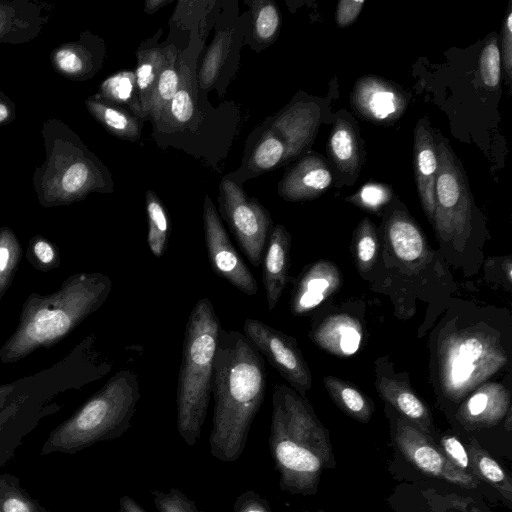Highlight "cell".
Instances as JSON below:
<instances>
[{
  "mask_svg": "<svg viewBox=\"0 0 512 512\" xmlns=\"http://www.w3.org/2000/svg\"><path fill=\"white\" fill-rule=\"evenodd\" d=\"M479 71L483 84L488 88H497L501 78V54L497 37L486 41L479 58Z\"/></svg>",
  "mask_w": 512,
  "mask_h": 512,
  "instance_id": "cell-36",
  "label": "cell"
},
{
  "mask_svg": "<svg viewBox=\"0 0 512 512\" xmlns=\"http://www.w3.org/2000/svg\"><path fill=\"white\" fill-rule=\"evenodd\" d=\"M0 512H52L47 510L28 492L20 486V480L15 477L6 487L0 498Z\"/></svg>",
  "mask_w": 512,
  "mask_h": 512,
  "instance_id": "cell-34",
  "label": "cell"
},
{
  "mask_svg": "<svg viewBox=\"0 0 512 512\" xmlns=\"http://www.w3.org/2000/svg\"><path fill=\"white\" fill-rule=\"evenodd\" d=\"M112 291L99 272L70 275L51 294L33 292L23 303L18 326L0 348V363L11 364L39 348H50L97 311Z\"/></svg>",
  "mask_w": 512,
  "mask_h": 512,
  "instance_id": "cell-2",
  "label": "cell"
},
{
  "mask_svg": "<svg viewBox=\"0 0 512 512\" xmlns=\"http://www.w3.org/2000/svg\"><path fill=\"white\" fill-rule=\"evenodd\" d=\"M311 337L321 349L338 357H347L359 349L362 328L354 317L337 314L324 319Z\"/></svg>",
  "mask_w": 512,
  "mask_h": 512,
  "instance_id": "cell-21",
  "label": "cell"
},
{
  "mask_svg": "<svg viewBox=\"0 0 512 512\" xmlns=\"http://www.w3.org/2000/svg\"><path fill=\"white\" fill-rule=\"evenodd\" d=\"M320 121V109L315 103H297L289 107L274 122L285 146V158L297 156L313 140Z\"/></svg>",
  "mask_w": 512,
  "mask_h": 512,
  "instance_id": "cell-17",
  "label": "cell"
},
{
  "mask_svg": "<svg viewBox=\"0 0 512 512\" xmlns=\"http://www.w3.org/2000/svg\"><path fill=\"white\" fill-rule=\"evenodd\" d=\"M510 403L508 390L499 383H484L461 405L458 418L471 426H490L500 421Z\"/></svg>",
  "mask_w": 512,
  "mask_h": 512,
  "instance_id": "cell-20",
  "label": "cell"
},
{
  "mask_svg": "<svg viewBox=\"0 0 512 512\" xmlns=\"http://www.w3.org/2000/svg\"><path fill=\"white\" fill-rule=\"evenodd\" d=\"M167 59L152 92L149 113L159 118L167 111L169 103L180 86V76L175 67V56L172 50H166Z\"/></svg>",
  "mask_w": 512,
  "mask_h": 512,
  "instance_id": "cell-29",
  "label": "cell"
},
{
  "mask_svg": "<svg viewBox=\"0 0 512 512\" xmlns=\"http://www.w3.org/2000/svg\"><path fill=\"white\" fill-rule=\"evenodd\" d=\"M168 3H169V1H163V0H147L145 2V11L148 13H153Z\"/></svg>",
  "mask_w": 512,
  "mask_h": 512,
  "instance_id": "cell-49",
  "label": "cell"
},
{
  "mask_svg": "<svg viewBox=\"0 0 512 512\" xmlns=\"http://www.w3.org/2000/svg\"><path fill=\"white\" fill-rule=\"evenodd\" d=\"M87 383L79 356L69 352L60 361L35 374L0 384V468L5 466L31 433L62 405L50 403L60 393Z\"/></svg>",
  "mask_w": 512,
  "mask_h": 512,
  "instance_id": "cell-4",
  "label": "cell"
},
{
  "mask_svg": "<svg viewBox=\"0 0 512 512\" xmlns=\"http://www.w3.org/2000/svg\"><path fill=\"white\" fill-rule=\"evenodd\" d=\"M243 332L291 388L304 397L312 387V375L296 339L252 318L244 321Z\"/></svg>",
  "mask_w": 512,
  "mask_h": 512,
  "instance_id": "cell-10",
  "label": "cell"
},
{
  "mask_svg": "<svg viewBox=\"0 0 512 512\" xmlns=\"http://www.w3.org/2000/svg\"><path fill=\"white\" fill-rule=\"evenodd\" d=\"M280 25V14L272 2H264L256 11L255 35L258 40L267 42L274 38Z\"/></svg>",
  "mask_w": 512,
  "mask_h": 512,
  "instance_id": "cell-39",
  "label": "cell"
},
{
  "mask_svg": "<svg viewBox=\"0 0 512 512\" xmlns=\"http://www.w3.org/2000/svg\"><path fill=\"white\" fill-rule=\"evenodd\" d=\"M146 212L148 220L147 243L156 258L166 251L169 238V221L161 201L155 193L146 192Z\"/></svg>",
  "mask_w": 512,
  "mask_h": 512,
  "instance_id": "cell-27",
  "label": "cell"
},
{
  "mask_svg": "<svg viewBox=\"0 0 512 512\" xmlns=\"http://www.w3.org/2000/svg\"><path fill=\"white\" fill-rule=\"evenodd\" d=\"M139 399L138 376L131 370H120L50 432L40 454H75L98 442L121 437L131 427Z\"/></svg>",
  "mask_w": 512,
  "mask_h": 512,
  "instance_id": "cell-6",
  "label": "cell"
},
{
  "mask_svg": "<svg viewBox=\"0 0 512 512\" xmlns=\"http://www.w3.org/2000/svg\"><path fill=\"white\" fill-rule=\"evenodd\" d=\"M26 259L41 272L58 268L61 261L58 247L41 235L30 239L26 250Z\"/></svg>",
  "mask_w": 512,
  "mask_h": 512,
  "instance_id": "cell-33",
  "label": "cell"
},
{
  "mask_svg": "<svg viewBox=\"0 0 512 512\" xmlns=\"http://www.w3.org/2000/svg\"><path fill=\"white\" fill-rule=\"evenodd\" d=\"M437 355L441 389L454 401L484 384L507 363V354L499 340L474 328L444 334Z\"/></svg>",
  "mask_w": 512,
  "mask_h": 512,
  "instance_id": "cell-7",
  "label": "cell"
},
{
  "mask_svg": "<svg viewBox=\"0 0 512 512\" xmlns=\"http://www.w3.org/2000/svg\"><path fill=\"white\" fill-rule=\"evenodd\" d=\"M135 70L137 98L141 115L149 114L152 92L158 76L164 67L167 53L161 49H147L138 52Z\"/></svg>",
  "mask_w": 512,
  "mask_h": 512,
  "instance_id": "cell-25",
  "label": "cell"
},
{
  "mask_svg": "<svg viewBox=\"0 0 512 512\" xmlns=\"http://www.w3.org/2000/svg\"><path fill=\"white\" fill-rule=\"evenodd\" d=\"M223 45L224 40L222 38L216 40L206 55L201 70V83L205 87L213 82L219 71L223 57Z\"/></svg>",
  "mask_w": 512,
  "mask_h": 512,
  "instance_id": "cell-43",
  "label": "cell"
},
{
  "mask_svg": "<svg viewBox=\"0 0 512 512\" xmlns=\"http://www.w3.org/2000/svg\"><path fill=\"white\" fill-rule=\"evenodd\" d=\"M100 90L107 100L116 104H127L134 113L141 115L133 71L124 70L112 75L102 83Z\"/></svg>",
  "mask_w": 512,
  "mask_h": 512,
  "instance_id": "cell-31",
  "label": "cell"
},
{
  "mask_svg": "<svg viewBox=\"0 0 512 512\" xmlns=\"http://www.w3.org/2000/svg\"><path fill=\"white\" fill-rule=\"evenodd\" d=\"M438 171L432 225L442 242L464 243L471 230L472 200L465 177L450 148L436 145Z\"/></svg>",
  "mask_w": 512,
  "mask_h": 512,
  "instance_id": "cell-8",
  "label": "cell"
},
{
  "mask_svg": "<svg viewBox=\"0 0 512 512\" xmlns=\"http://www.w3.org/2000/svg\"><path fill=\"white\" fill-rule=\"evenodd\" d=\"M392 198V190L381 183H366L347 200L371 212H376Z\"/></svg>",
  "mask_w": 512,
  "mask_h": 512,
  "instance_id": "cell-37",
  "label": "cell"
},
{
  "mask_svg": "<svg viewBox=\"0 0 512 512\" xmlns=\"http://www.w3.org/2000/svg\"><path fill=\"white\" fill-rule=\"evenodd\" d=\"M233 512H272V510L266 499L253 490H247L236 498Z\"/></svg>",
  "mask_w": 512,
  "mask_h": 512,
  "instance_id": "cell-45",
  "label": "cell"
},
{
  "mask_svg": "<svg viewBox=\"0 0 512 512\" xmlns=\"http://www.w3.org/2000/svg\"><path fill=\"white\" fill-rule=\"evenodd\" d=\"M290 248L291 235L287 229L281 224L273 227L261 263L262 282L270 311L276 308L288 282Z\"/></svg>",
  "mask_w": 512,
  "mask_h": 512,
  "instance_id": "cell-15",
  "label": "cell"
},
{
  "mask_svg": "<svg viewBox=\"0 0 512 512\" xmlns=\"http://www.w3.org/2000/svg\"><path fill=\"white\" fill-rule=\"evenodd\" d=\"M323 382L334 403L345 414L364 423L370 420L372 402L357 387L335 376H325Z\"/></svg>",
  "mask_w": 512,
  "mask_h": 512,
  "instance_id": "cell-24",
  "label": "cell"
},
{
  "mask_svg": "<svg viewBox=\"0 0 512 512\" xmlns=\"http://www.w3.org/2000/svg\"><path fill=\"white\" fill-rule=\"evenodd\" d=\"M91 179V171L87 164L76 162L72 164L63 174L61 189L68 196L77 195L86 190Z\"/></svg>",
  "mask_w": 512,
  "mask_h": 512,
  "instance_id": "cell-41",
  "label": "cell"
},
{
  "mask_svg": "<svg viewBox=\"0 0 512 512\" xmlns=\"http://www.w3.org/2000/svg\"><path fill=\"white\" fill-rule=\"evenodd\" d=\"M166 112H169L173 121L178 124L187 123L192 118L194 103L190 91V83L187 80L180 81V86L169 103Z\"/></svg>",
  "mask_w": 512,
  "mask_h": 512,
  "instance_id": "cell-40",
  "label": "cell"
},
{
  "mask_svg": "<svg viewBox=\"0 0 512 512\" xmlns=\"http://www.w3.org/2000/svg\"><path fill=\"white\" fill-rule=\"evenodd\" d=\"M269 449L281 490L311 495L325 468L334 464L328 431L312 406L285 384L272 394Z\"/></svg>",
  "mask_w": 512,
  "mask_h": 512,
  "instance_id": "cell-3",
  "label": "cell"
},
{
  "mask_svg": "<svg viewBox=\"0 0 512 512\" xmlns=\"http://www.w3.org/2000/svg\"><path fill=\"white\" fill-rule=\"evenodd\" d=\"M353 252L356 265L361 272L369 271L378 255V239L375 227L369 218H364L354 233Z\"/></svg>",
  "mask_w": 512,
  "mask_h": 512,
  "instance_id": "cell-32",
  "label": "cell"
},
{
  "mask_svg": "<svg viewBox=\"0 0 512 512\" xmlns=\"http://www.w3.org/2000/svg\"><path fill=\"white\" fill-rule=\"evenodd\" d=\"M119 512H146L140 504L128 495L119 500Z\"/></svg>",
  "mask_w": 512,
  "mask_h": 512,
  "instance_id": "cell-48",
  "label": "cell"
},
{
  "mask_svg": "<svg viewBox=\"0 0 512 512\" xmlns=\"http://www.w3.org/2000/svg\"><path fill=\"white\" fill-rule=\"evenodd\" d=\"M15 477L16 476L9 473L0 474V498L6 487L14 480Z\"/></svg>",
  "mask_w": 512,
  "mask_h": 512,
  "instance_id": "cell-50",
  "label": "cell"
},
{
  "mask_svg": "<svg viewBox=\"0 0 512 512\" xmlns=\"http://www.w3.org/2000/svg\"><path fill=\"white\" fill-rule=\"evenodd\" d=\"M158 512H207L200 510L196 503L181 490L170 488L168 492L151 491Z\"/></svg>",
  "mask_w": 512,
  "mask_h": 512,
  "instance_id": "cell-38",
  "label": "cell"
},
{
  "mask_svg": "<svg viewBox=\"0 0 512 512\" xmlns=\"http://www.w3.org/2000/svg\"><path fill=\"white\" fill-rule=\"evenodd\" d=\"M478 478H482L494 486L508 503L511 502V480L499 463L477 444H470L466 449Z\"/></svg>",
  "mask_w": 512,
  "mask_h": 512,
  "instance_id": "cell-28",
  "label": "cell"
},
{
  "mask_svg": "<svg viewBox=\"0 0 512 512\" xmlns=\"http://www.w3.org/2000/svg\"><path fill=\"white\" fill-rule=\"evenodd\" d=\"M204 239L212 270L242 293L258 292L257 281L234 248L214 204L206 197L203 211Z\"/></svg>",
  "mask_w": 512,
  "mask_h": 512,
  "instance_id": "cell-12",
  "label": "cell"
},
{
  "mask_svg": "<svg viewBox=\"0 0 512 512\" xmlns=\"http://www.w3.org/2000/svg\"><path fill=\"white\" fill-rule=\"evenodd\" d=\"M364 3L363 0H341L335 13L337 25L341 28L351 25L359 16Z\"/></svg>",
  "mask_w": 512,
  "mask_h": 512,
  "instance_id": "cell-46",
  "label": "cell"
},
{
  "mask_svg": "<svg viewBox=\"0 0 512 512\" xmlns=\"http://www.w3.org/2000/svg\"><path fill=\"white\" fill-rule=\"evenodd\" d=\"M503 270H504V273L506 274V278H507L508 282L511 283V281H512V264L509 259L506 260V262L504 263Z\"/></svg>",
  "mask_w": 512,
  "mask_h": 512,
  "instance_id": "cell-51",
  "label": "cell"
},
{
  "mask_svg": "<svg viewBox=\"0 0 512 512\" xmlns=\"http://www.w3.org/2000/svg\"><path fill=\"white\" fill-rule=\"evenodd\" d=\"M375 385L380 397L401 417L422 432L431 435L434 430L431 413L407 382L387 375H378Z\"/></svg>",
  "mask_w": 512,
  "mask_h": 512,
  "instance_id": "cell-19",
  "label": "cell"
},
{
  "mask_svg": "<svg viewBox=\"0 0 512 512\" xmlns=\"http://www.w3.org/2000/svg\"><path fill=\"white\" fill-rule=\"evenodd\" d=\"M356 112L371 122H391L404 112L407 101L404 95L386 80L365 76L356 82L351 94Z\"/></svg>",
  "mask_w": 512,
  "mask_h": 512,
  "instance_id": "cell-13",
  "label": "cell"
},
{
  "mask_svg": "<svg viewBox=\"0 0 512 512\" xmlns=\"http://www.w3.org/2000/svg\"><path fill=\"white\" fill-rule=\"evenodd\" d=\"M22 247L15 233L8 227L0 228V302L10 288L18 269Z\"/></svg>",
  "mask_w": 512,
  "mask_h": 512,
  "instance_id": "cell-30",
  "label": "cell"
},
{
  "mask_svg": "<svg viewBox=\"0 0 512 512\" xmlns=\"http://www.w3.org/2000/svg\"><path fill=\"white\" fill-rule=\"evenodd\" d=\"M502 56L504 61V69L511 79L512 71V10L509 5L506 19L503 25V38H502Z\"/></svg>",
  "mask_w": 512,
  "mask_h": 512,
  "instance_id": "cell-47",
  "label": "cell"
},
{
  "mask_svg": "<svg viewBox=\"0 0 512 512\" xmlns=\"http://www.w3.org/2000/svg\"><path fill=\"white\" fill-rule=\"evenodd\" d=\"M328 152L337 168L356 177L360 168V150L355 129L345 119H338L331 131Z\"/></svg>",
  "mask_w": 512,
  "mask_h": 512,
  "instance_id": "cell-23",
  "label": "cell"
},
{
  "mask_svg": "<svg viewBox=\"0 0 512 512\" xmlns=\"http://www.w3.org/2000/svg\"><path fill=\"white\" fill-rule=\"evenodd\" d=\"M393 440L403 456L417 469L462 487L478 486L479 478L457 468L434 443L403 417H394Z\"/></svg>",
  "mask_w": 512,
  "mask_h": 512,
  "instance_id": "cell-11",
  "label": "cell"
},
{
  "mask_svg": "<svg viewBox=\"0 0 512 512\" xmlns=\"http://www.w3.org/2000/svg\"><path fill=\"white\" fill-rule=\"evenodd\" d=\"M222 210L230 229L249 262L258 268L272 230L269 212L230 180L222 182Z\"/></svg>",
  "mask_w": 512,
  "mask_h": 512,
  "instance_id": "cell-9",
  "label": "cell"
},
{
  "mask_svg": "<svg viewBox=\"0 0 512 512\" xmlns=\"http://www.w3.org/2000/svg\"><path fill=\"white\" fill-rule=\"evenodd\" d=\"M387 239L394 255L405 264L421 263L427 255L425 237L418 225L402 211H396L386 226Z\"/></svg>",
  "mask_w": 512,
  "mask_h": 512,
  "instance_id": "cell-22",
  "label": "cell"
},
{
  "mask_svg": "<svg viewBox=\"0 0 512 512\" xmlns=\"http://www.w3.org/2000/svg\"><path fill=\"white\" fill-rule=\"evenodd\" d=\"M9 113V108L5 104L0 103V122H3L5 119H7Z\"/></svg>",
  "mask_w": 512,
  "mask_h": 512,
  "instance_id": "cell-52",
  "label": "cell"
},
{
  "mask_svg": "<svg viewBox=\"0 0 512 512\" xmlns=\"http://www.w3.org/2000/svg\"><path fill=\"white\" fill-rule=\"evenodd\" d=\"M265 390V363L259 351L243 333L221 327L212 374V456L223 462L240 458Z\"/></svg>",
  "mask_w": 512,
  "mask_h": 512,
  "instance_id": "cell-1",
  "label": "cell"
},
{
  "mask_svg": "<svg viewBox=\"0 0 512 512\" xmlns=\"http://www.w3.org/2000/svg\"><path fill=\"white\" fill-rule=\"evenodd\" d=\"M91 113L120 138L136 140L141 133L139 120L127 111L100 101L88 102Z\"/></svg>",
  "mask_w": 512,
  "mask_h": 512,
  "instance_id": "cell-26",
  "label": "cell"
},
{
  "mask_svg": "<svg viewBox=\"0 0 512 512\" xmlns=\"http://www.w3.org/2000/svg\"><path fill=\"white\" fill-rule=\"evenodd\" d=\"M220 329L210 299L198 300L185 327L176 397L178 433L189 446L199 440L206 419Z\"/></svg>",
  "mask_w": 512,
  "mask_h": 512,
  "instance_id": "cell-5",
  "label": "cell"
},
{
  "mask_svg": "<svg viewBox=\"0 0 512 512\" xmlns=\"http://www.w3.org/2000/svg\"><path fill=\"white\" fill-rule=\"evenodd\" d=\"M285 158V146L282 140L272 131L266 132L256 146L252 164L260 171H266L275 167Z\"/></svg>",
  "mask_w": 512,
  "mask_h": 512,
  "instance_id": "cell-35",
  "label": "cell"
},
{
  "mask_svg": "<svg viewBox=\"0 0 512 512\" xmlns=\"http://www.w3.org/2000/svg\"><path fill=\"white\" fill-rule=\"evenodd\" d=\"M441 444L444 454L457 468L476 476L473 466L470 463L469 454L458 438L446 435L442 438Z\"/></svg>",
  "mask_w": 512,
  "mask_h": 512,
  "instance_id": "cell-42",
  "label": "cell"
},
{
  "mask_svg": "<svg viewBox=\"0 0 512 512\" xmlns=\"http://www.w3.org/2000/svg\"><path fill=\"white\" fill-rule=\"evenodd\" d=\"M338 267L331 261L319 260L307 267L294 286L290 308L294 315H302L320 305L340 288Z\"/></svg>",
  "mask_w": 512,
  "mask_h": 512,
  "instance_id": "cell-14",
  "label": "cell"
},
{
  "mask_svg": "<svg viewBox=\"0 0 512 512\" xmlns=\"http://www.w3.org/2000/svg\"><path fill=\"white\" fill-rule=\"evenodd\" d=\"M414 170L417 192L422 208L432 222L435 209V183L438 171V155L434 138L423 122L415 128Z\"/></svg>",
  "mask_w": 512,
  "mask_h": 512,
  "instance_id": "cell-18",
  "label": "cell"
},
{
  "mask_svg": "<svg viewBox=\"0 0 512 512\" xmlns=\"http://www.w3.org/2000/svg\"><path fill=\"white\" fill-rule=\"evenodd\" d=\"M54 61L59 70L68 74H78L86 65L83 54L70 47L58 49Z\"/></svg>",
  "mask_w": 512,
  "mask_h": 512,
  "instance_id": "cell-44",
  "label": "cell"
},
{
  "mask_svg": "<svg viewBox=\"0 0 512 512\" xmlns=\"http://www.w3.org/2000/svg\"><path fill=\"white\" fill-rule=\"evenodd\" d=\"M332 182L326 162L309 155L296 163L279 183V195L288 201H304L320 196Z\"/></svg>",
  "mask_w": 512,
  "mask_h": 512,
  "instance_id": "cell-16",
  "label": "cell"
}]
</instances>
